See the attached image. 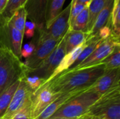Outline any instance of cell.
Listing matches in <instances>:
<instances>
[{
  "instance_id": "cell-18",
  "label": "cell",
  "mask_w": 120,
  "mask_h": 119,
  "mask_svg": "<svg viewBox=\"0 0 120 119\" xmlns=\"http://www.w3.org/2000/svg\"><path fill=\"white\" fill-rule=\"evenodd\" d=\"M20 80L17 81L0 95V119L4 116L6 112L12 97L20 84Z\"/></svg>"
},
{
  "instance_id": "cell-23",
  "label": "cell",
  "mask_w": 120,
  "mask_h": 119,
  "mask_svg": "<svg viewBox=\"0 0 120 119\" xmlns=\"http://www.w3.org/2000/svg\"><path fill=\"white\" fill-rule=\"evenodd\" d=\"M101 64L105 66V69L120 68V45L117 46L114 50Z\"/></svg>"
},
{
  "instance_id": "cell-24",
  "label": "cell",
  "mask_w": 120,
  "mask_h": 119,
  "mask_svg": "<svg viewBox=\"0 0 120 119\" xmlns=\"http://www.w3.org/2000/svg\"><path fill=\"white\" fill-rule=\"evenodd\" d=\"M26 1L27 0H8L6 7L0 17L6 21H9L14 13L20 8L23 7Z\"/></svg>"
},
{
  "instance_id": "cell-31",
  "label": "cell",
  "mask_w": 120,
  "mask_h": 119,
  "mask_svg": "<svg viewBox=\"0 0 120 119\" xmlns=\"http://www.w3.org/2000/svg\"><path fill=\"white\" fill-rule=\"evenodd\" d=\"M36 29H25L24 30V36H25L27 38H32L35 34Z\"/></svg>"
},
{
  "instance_id": "cell-20",
  "label": "cell",
  "mask_w": 120,
  "mask_h": 119,
  "mask_svg": "<svg viewBox=\"0 0 120 119\" xmlns=\"http://www.w3.org/2000/svg\"><path fill=\"white\" fill-rule=\"evenodd\" d=\"M106 0H91L88 8H89V23L87 26V34L90 33L94 26V22L96 19L100 11L103 8Z\"/></svg>"
},
{
  "instance_id": "cell-4",
  "label": "cell",
  "mask_w": 120,
  "mask_h": 119,
  "mask_svg": "<svg viewBox=\"0 0 120 119\" xmlns=\"http://www.w3.org/2000/svg\"><path fill=\"white\" fill-rule=\"evenodd\" d=\"M86 116L91 119H120V87L101 95Z\"/></svg>"
},
{
  "instance_id": "cell-35",
  "label": "cell",
  "mask_w": 120,
  "mask_h": 119,
  "mask_svg": "<svg viewBox=\"0 0 120 119\" xmlns=\"http://www.w3.org/2000/svg\"><path fill=\"white\" fill-rule=\"evenodd\" d=\"M120 2V0H114V4H117Z\"/></svg>"
},
{
  "instance_id": "cell-6",
  "label": "cell",
  "mask_w": 120,
  "mask_h": 119,
  "mask_svg": "<svg viewBox=\"0 0 120 119\" xmlns=\"http://www.w3.org/2000/svg\"><path fill=\"white\" fill-rule=\"evenodd\" d=\"M65 55V36L57 44L51 54L44 60L35 69L26 73L25 76H37L44 80L45 83L51 77L54 70L58 66Z\"/></svg>"
},
{
  "instance_id": "cell-2",
  "label": "cell",
  "mask_w": 120,
  "mask_h": 119,
  "mask_svg": "<svg viewBox=\"0 0 120 119\" xmlns=\"http://www.w3.org/2000/svg\"><path fill=\"white\" fill-rule=\"evenodd\" d=\"M100 97L98 93L88 88L69 99L49 119H79L86 115L90 107Z\"/></svg>"
},
{
  "instance_id": "cell-11",
  "label": "cell",
  "mask_w": 120,
  "mask_h": 119,
  "mask_svg": "<svg viewBox=\"0 0 120 119\" xmlns=\"http://www.w3.org/2000/svg\"><path fill=\"white\" fill-rule=\"evenodd\" d=\"M60 95L59 93H54L46 85L44 84L37 91L32 95L31 119H34L37 117Z\"/></svg>"
},
{
  "instance_id": "cell-22",
  "label": "cell",
  "mask_w": 120,
  "mask_h": 119,
  "mask_svg": "<svg viewBox=\"0 0 120 119\" xmlns=\"http://www.w3.org/2000/svg\"><path fill=\"white\" fill-rule=\"evenodd\" d=\"M27 21V13L23 7L18 9L11 18L9 20V22L18 31L22 32L24 34L25 25Z\"/></svg>"
},
{
  "instance_id": "cell-9",
  "label": "cell",
  "mask_w": 120,
  "mask_h": 119,
  "mask_svg": "<svg viewBox=\"0 0 120 119\" xmlns=\"http://www.w3.org/2000/svg\"><path fill=\"white\" fill-rule=\"evenodd\" d=\"M32 95V91L23 79H21L20 84L12 97L6 112L1 119H11L19 112L27 106L31 105Z\"/></svg>"
},
{
  "instance_id": "cell-32",
  "label": "cell",
  "mask_w": 120,
  "mask_h": 119,
  "mask_svg": "<svg viewBox=\"0 0 120 119\" xmlns=\"http://www.w3.org/2000/svg\"><path fill=\"white\" fill-rule=\"evenodd\" d=\"M7 3H8V0H0V15L5 10Z\"/></svg>"
},
{
  "instance_id": "cell-30",
  "label": "cell",
  "mask_w": 120,
  "mask_h": 119,
  "mask_svg": "<svg viewBox=\"0 0 120 119\" xmlns=\"http://www.w3.org/2000/svg\"><path fill=\"white\" fill-rule=\"evenodd\" d=\"M31 105L27 106V107H25V109L19 112L11 119H32L30 116Z\"/></svg>"
},
{
  "instance_id": "cell-10",
  "label": "cell",
  "mask_w": 120,
  "mask_h": 119,
  "mask_svg": "<svg viewBox=\"0 0 120 119\" xmlns=\"http://www.w3.org/2000/svg\"><path fill=\"white\" fill-rule=\"evenodd\" d=\"M70 9L71 4L63 9L48 27L39 30L45 36L56 41H60L69 29Z\"/></svg>"
},
{
  "instance_id": "cell-17",
  "label": "cell",
  "mask_w": 120,
  "mask_h": 119,
  "mask_svg": "<svg viewBox=\"0 0 120 119\" xmlns=\"http://www.w3.org/2000/svg\"><path fill=\"white\" fill-rule=\"evenodd\" d=\"M88 34L83 32L68 29L65 35V54L70 53L77 47L83 44L87 39Z\"/></svg>"
},
{
  "instance_id": "cell-15",
  "label": "cell",
  "mask_w": 120,
  "mask_h": 119,
  "mask_svg": "<svg viewBox=\"0 0 120 119\" xmlns=\"http://www.w3.org/2000/svg\"><path fill=\"white\" fill-rule=\"evenodd\" d=\"M84 46H85V42L83 44H82L81 46H79L77 47L76 48H75L70 53H69L68 54H65V56L61 60L60 62L59 63L58 66L54 70L52 75L51 76V77L48 79V81L46 82L51 81V79H53V78H55L56 76H57L60 74H61V73L65 72L66 70H68L72 65V64L75 62V61L77 60L78 55H79V53L83 50Z\"/></svg>"
},
{
  "instance_id": "cell-26",
  "label": "cell",
  "mask_w": 120,
  "mask_h": 119,
  "mask_svg": "<svg viewBox=\"0 0 120 119\" xmlns=\"http://www.w3.org/2000/svg\"><path fill=\"white\" fill-rule=\"evenodd\" d=\"M22 79L32 91V94L37 91L45 83L44 80L37 76H24Z\"/></svg>"
},
{
  "instance_id": "cell-21",
  "label": "cell",
  "mask_w": 120,
  "mask_h": 119,
  "mask_svg": "<svg viewBox=\"0 0 120 119\" xmlns=\"http://www.w3.org/2000/svg\"><path fill=\"white\" fill-rule=\"evenodd\" d=\"M88 23H89V8L88 6H86L70 23L69 29L75 30V31H80L86 33Z\"/></svg>"
},
{
  "instance_id": "cell-16",
  "label": "cell",
  "mask_w": 120,
  "mask_h": 119,
  "mask_svg": "<svg viewBox=\"0 0 120 119\" xmlns=\"http://www.w3.org/2000/svg\"><path fill=\"white\" fill-rule=\"evenodd\" d=\"M84 91V90H83ZM82 92V91H81ZM81 92H71L68 93H62L60 96L56 99L53 102H51L37 117L34 119H49L55 112L64 104L69 99L74 97L75 95H77Z\"/></svg>"
},
{
  "instance_id": "cell-34",
  "label": "cell",
  "mask_w": 120,
  "mask_h": 119,
  "mask_svg": "<svg viewBox=\"0 0 120 119\" xmlns=\"http://www.w3.org/2000/svg\"><path fill=\"white\" fill-rule=\"evenodd\" d=\"M77 119H86V116L84 115V116H82V117H80V118Z\"/></svg>"
},
{
  "instance_id": "cell-28",
  "label": "cell",
  "mask_w": 120,
  "mask_h": 119,
  "mask_svg": "<svg viewBox=\"0 0 120 119\" xmlns=\"http://www.w3.org/2000/svg\"><path fill=\"white\" fill-rule=\"evenodd\" d=\"M111 34H112V27H111V21H110L105 26H104L99 30L97 35L102 40H104L108 38L111 35Z\"/></svg>"
},
{
  "instance_id": "cell-29",
  "label": "cell",
  "mask_w": 120,
  "mask_h": 119,
  "mask_svg": "<svg viewBox=\"0 0 120 119\" xmlns=\"http://www.w3.org/2000/svg\"><path fill=\"white\" fill-rule=\"evenodd\" d=\"M34 48L35 46L32 41L30 43H26L23 48H21V57H24L25 58H29L34 52Z\"/></svg>"
},
{
  "instance_id": "cell-8",
  "label": "cell",
  "mask_w": 120,
  "mask_h": 119,
  "mask_svg": "<svg viewBox=\"0 0 120 119\" xmlns=\"http://www.w3.org/2000/svg\"><path fill=\"white\" fill-rule=\"evenodd\" d=\"M118 45H120V39L115 37L111 34L108 38L102 40L93 53L72 70L86 68L101 64V62L106 58Z\"/></svg>"
},
{
  "instance_id": "cell-27",
  "label": "cell",
  "mask_w": 120,
  "mask_h": 119,
  "mask_svg": "<svg viewBox=\"0 0 120 119\" xmlns=\"http://www.w3.org/2000/svg\"><path fill=\"white\" fill-rule=\"evenodd\" d=\"M70 4H71V9H70V25L75 19V18L87 6L75 0H72Z\"/></svg>"
},
{
  "instance_id": "cell-36",
  "label": "cell",
  "mask_w": 120,
  "mask_h": 119,
  "mask_svg": "<svg viewBox=\"0 0 120 119\" xmlns=\"http://www.w3.org/2000/svg\"><path fill=\"white\" fill-rule=\"evenodd\" d=\"M65 119V118H56V119Z\"/></svg>"
},
{
  "instance_id": "cell-12",
  "label": "cell",
  "mask_w": 120,
  "mask_h": 119,
  "mask_svg": "<svg viewBox=\"0 0 120 119\" xmlns=\"http://www.w3.org/2000/svg\"><path fill=\"white\" fill-rule=\"evenodd\" d=\"M48 0H27L23 6L27 19L36 25V29H42L46 25V13Z\"/></svg>"
},
{
  "instance_id": "cell-3",
  "label": "cell",
  "mask_w": 120,
  "mask_h": 119,
  "mask_svg": "<svg viewBox=\"0 0 120 119\" xmlns=\"http://www.w3.org/2000/svg\"><path fill=\"white\" fill-rule=\"evenodd\" d=\"M24 76L25 68L21 60L10 50L0 48V95Z\"/></svg>"
},
{
  "instance_id": "cell-25",
  "label": "cell",
  "mask_w": 120,
  "mask_h": 119,
  "mask_svg": "<svg viewBox=\"0 0 120 119\" xmlns=\"http://www.w3.org/2000/svg\"><path fill=\"white\" fill-rule=\"evenodd\" d=\"M111 27L112 34L120 39V2L114 4L111 14Z\"/></svg>"
},
{
  "instance_id": "cell-33",
  "label": "cell",
  "mask_w": 120,
  "mask_h": 119,
  "mask_svg": "<svg viewBox=\"0 0 120 119\" xmlns=\"http://www.w3.org/2000/svg\"><path fill=\"white\" fill-rule=\"evenodd\" d=\"M75 1H78V2H79V3L82 4H84V5H86L87 6H89L90 2L91 1V0H75Z\"/></svg>"
},
{
  "instance_id": "cell-13",
  "label": "cell",
  "mask_w": 120,
  "mask_h": 119,
  "mask_svg": "<svg viewBox=\"0 0 120 119\" xmlns=\"http://www.w3.org/2000/svg\"><path fill=\"white\" fill-rule=\"evenodd\" d=\"M120 87V68L105 69L104 74L89 88L101 96Z\"/></svg>"
},
{
  "instance_id": "cell-19",
  "label": "cell",
  "mask_w": 120,
  "mask_h": 119,
  "mask_svg": "<svg viewBox=\"0 0 120 119\" xmlns=\"http://www.w3.org/2000/svg\"><path fill=\"white\" fill-rule=\"evenodd\" d=\"M65 0H48L46 13V25L48 27L52 20L63 11V6Z\"/></svg>"
},
{
  "instance_id": "cell-37",
  "label": "cell",
  "mask_w": 120,
  "mask_h": 119,
  "mask_svg": "<svg viewBox=\"0 0 120 119\" xmlns=\"http://www.w3.org/2000/svg\"><path fill=\"white\" fill-rule=\"evenodd\" d=\"M85 116H86V115H85ZM86 119H91L89 116H86Z\"/></svg>"
},
{
  "instance_id": "cell-1",
  "label": "cell",
  "mask_w": 120,
  "mask_h": 119,
  "mask_svg": "<svg viewBox=\"0 0 120 119\" xmlns=\"http://www.w3.org/2000/svg\"><path fill=\"white\" fill-rule=\"evenodd\" d=\"M103 64L63 72L44 83L54 93L81 92L89 88L104 74Z\"/></svg>"
},
{
  "instance_id": "cell-7",
  "label": "cell",
  "mask_w": 120,
  "mask_h": 119,
  "mask_svg": "<svg viewBox=\"0 0 120 119\" xmlns=\"http://www.w3.org/2000/svg\"><path fill=\"white\" fill-rule=\"evenodd\" d=\"M24 34L8 21L0 17V48L10 50L21 60V48Z\"/></svg>"
},
{
  "instance_id": "cell-5",
  "label": "cell",
  "mask_w": 120,
  "mask_h": 119,
  "mask_svg": "<svg viewBox=\"0 0 120 119\" xmlns=\"http://www.w3.org/2000/svg\"><path fill=\"white\" fill-rule=\"evenodd\" d=\"M32 41L35 48L32 54L23 62L27 72L35 69L44 60H45L56 47L60 41H56L45 36L39 29H36Z\"/></svg>"
},
{
  "instance_id": "cell-14",
  "label": "cell",
  "mask_w": 120,
  "mask_h": 119,
  "mask_svg": "<svg viewBox=\"0 0 120 119\" xmlns=\"http://www.w3.org/2000/svg\"><path fill=\"white\" fill-rule=\"evenodd\" d=\"M113 5H114V0H106L103 8H102V10L100 11L98 16L96 17V19L94 22L91 31L88 34L87 38L97 35L99 30L102 27L105 26L110 21Z\"/></svg>"
}]
</instances>
